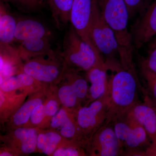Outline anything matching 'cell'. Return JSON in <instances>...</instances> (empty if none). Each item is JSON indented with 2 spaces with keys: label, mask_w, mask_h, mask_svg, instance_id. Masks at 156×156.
<instances>
[{
  "label": "cell",
  "mask_w": 156,
  "mask_h": 156,
  "mask_svg": "<svg viewBox=\"0 0 156 156\" xmlns=\"http://www.w3.org/2000/svg\"><path fill=\"white\" fill-rule=\"evenodd\" d=\"M128 113L144 128L152 142V149L156 154V108L151 104L135 105Z\"/></svg>",
  "instance_id": "9a60e30c"
},
{
  "label": "cell",
  "mask_w": 156,
  "mask_h": 156,
  "mask_svg": "<svg viewBox=\"0 0 156 156\" xmlns=\"http://www.w3.org/2000/svg\"><path fill=\"white\" fill-rule=\"evenodd\" d=\"M112 123L123 148L137 151L149 145L150 138L145 129L130 114Z\"/></svg>",
  "instance_id": "ba28073f"
},
{
  "label": "cell",
  "mask_w": 156,
  "mask_h": 156,
  "mask_svg": "<svg viewBox=\"0 0 156 156\" xmlns=\"http://www.w3.org/2000/svg\"><path fill=\"white\" fill-rule=\"evenodd\" d=\"M25 73L20 72L1 82L0 90L20 92L30 95L46 87Z\"/></svg>",
  "instance_id": "e0dca14e"
},
{
  "label": "cell",
  "mask_w": 156,
  "mask_h": 156,
  "mask_svg": "<svg viewBox=\"0 0 156 156\" xmlns=\"http://www.w3.org/2000/svg\"><path fill=\"white\" fill-rule=\"evenodd\" d=\"M87 156L85 148L82 146L72 142H69L58 148L52 156Z\"/></svg>",
  "instance_id": "484cf974"
},
{
  "label": "cell",
  "mask_w": 156,
  "mask_h": 156,
  "mask_svg": "<svg viewBox=\"0 0 156 156\" xmlns=\"http://www.w3.org/2000/svg\"><path fill=\"white\" fill-rule=\"evenodd\" d=\"M6 2L13 4L23 12L37 11L44 6L47 0H4Z\"/></svg>",
  "instance_id": "4316f807"
},
{
  "label": "cell",
  "mask_w": 156,
  "mask_h": 156,
  "mask_svg": "<svg viewBox=\"0 0 156 156\" xmlns=\"http://www.w3.org/2000/svg\"><path fill=\"white\" fill-rule=\"evenodd\" d=\"M17 20L7 9L4 1L0 5V45H12L14 42Z\"/></svg>",
  "instance_id": "44dd1931"
},
{
  "label": "cell",
  "mask_w": 156,
  "mask_h": 156,
  "mask_svg": "<svg viewBox=\"0 0 156 156\" xmlns=\"http://www.w3.org/2000/svg\"><path fill=\"white\" fill-rule=\"evenodd\" d=\"M20 92H4L0 90V122L4 125L29 96Z\"/></svg>",
  "instance_id": "d6986e66"
},
{
  "label": "cell",
  "mask_w": 156,
  "mask_h": 156,
  "mask_svg": "<svg viewBox=\"0 0 156 156\" xmlns=\"http://www.w3.org/2000/svg\"><path fill=\"white\" fill-rule=\"evenodd\" d=\"M52 16L58 29L70 22L71 10L74 0H47Z\"/></svg>",
  "instance_id": "7402d4cb"
},
{
  "label": "cell",
  "mask_w": 156,
  "mask_h": 156,
  "mask_svg": "<svg viewBox=\"0 0 156 156\" xmlns=\"http://www.w3.org/2000/svg\"><path fill=\"white\" fill-rule=\"evenodd\" d=\"M107 65L98 66L87 72V79L90 83L87 105L99 99L106 94L108 89Z\"/></svg>",
  "instance_id": "2e32d148"
},
{
  "label": "cell",
  "mask_w": 156,
  "mask_h": 156,
  "mask_svg": "<svg viewBox=\"0 0 156 156\" xmlns=\"http://www.w3.org/2000/svg\"><path fill=\"white\" fill-rule=\"evenodd\" d=\"M51 37V32L41 22L30 18L17 20L14 42L20 44L31 39Z\"/></svg>",
  "instance_id": "ac0fdd59"
},
{
  "label": "cell",
  "mask_w": 156,
  "mask_h": 156,
  "mask_svg": "<svg viewBox=\"0 0 156 156\" xmlns=\"http://www.w3.org/2000/svg\"><path fill=\"white\" fill-rule=\"evenodd\" d=\"M101 13L114 34L118 43L120 64L127 69L134 68L132 38L128 32L129 13L124 0H96Z\"/></svg>",
  "instance_id": "7a4b0ae2"
},
{
  "label": "cell",
  "mask_w": 156,
  "mask_h": 156,
  "mask_svg": "<svg viewBox=\"0 0 156 156\" xmlns=\"http://www.w3.org/2000/svg\"><path fill=\"white\" fill-rule=\"evenodd\" d=\"M93 1L74 0L71 10L70 22L79 36L96 53L101 55L94 46L90 37V21Z\"/></svg>",
  "instance_id": "8fae6325"
},
{
  "label": "cell",
  "mask_w": 156,
  "mask_h": 156,
  "mask_svg": "<svg viewBox=\"0 0 156 156\" xmlns=\"http://www.w3.org/2000/svg\"><path fill=\"white\" fill-rule=\"evenodd\" d=\"M53 86H46L29 95L18 110L3 126L6 130L23 127L28 122L34 110L40 104L44 102Z\"/></svg>",
  "instance_id": "4fadbf2b"
},
{
  "label": "cell",
  "mask_w": 156,
  "mask_h": 156,
  "mask_svg": "<svg viewBox=\"0 0 156 156\" xmlns=\"http://www.w3.org/2000/svg\"><path fill=\"white\" fill-rule=\"evenodd\" d=\"M45 131L46 139L41 154L52 156L58 148L67 142H70L55 131L49 129H45Z\"/></svg>",
  "instance_id": "cb8c5ba5"
},
{
  "label": "cell",
  "mask_w": 156,
  "mask_h": 156,
  "mask_svg": "<svg viewBox=\"0 0 156 156\" xmlns=\"http://www.w3.org/2000/svg\"><path fill=\"white\" fill-rule=\"evenodd\" d=\"M90 34L94 46L101 55L109 58L118 53V44L114 34L101 13L96 0L93 1Z\"/></svg>",
  "instance_id": "52a82bcc"
},
{
  "label": "cell",
  "mask_w": 156,
  "mask_h": 156,
  "mask_svg": "<svg viewBox=\"0 0 156 156\" xmlns=\"http://www.w3.org/2000/svg\"><path fill=\"white\" fill-rule=\"evenodd\" d=\"M44 118L40 128L47 129L50 126L52 118L56 114L62 106L61 102L54 89V86L44 102Z\"/></svg>",
  "instance_id": "603a6c76"
},
{
  "label": "cell",
  "mask_w": 156,
  "mask_h": 156,
  "mask_svg": "<svg viewBox=\"0 0 156 156\" xmlns=\"http://www.w3.org/2000/svg\"><path fill=\"white\" fill-rule=\"evenodd\" d=\"M87 156H117L123 153L124 148L117 137L112 123H106L87 142Z\"/></svg>",
  "instance_id": "9c48e42d"
},
{
  "label": "cell",
  "mask_w": 156,
  "mask_h": 156,
  "mask_svg": "<svg viewBox=\"0 0 156 156\" xmlns=\"http://www.w3.org/2000/svg\"><path fill=\"white\" fill-rule=\"evenodd\" d=\"M80 73L66 68L61 80L54 86L62 106L73 112L86 105L88 101V81Z\"/></svg>",
  "instance_id": "5b68a950"
},
{
  "label": "cell",
  "mask_w": 156,
  "mask_h": 156,
  "mask_svg": "<svg viewBox=\"0 0 156 156\" xmlns=\"http://www.w3.org/2000/svg\"><path fill=\"white\" fill-rule=\"evenodd\" d=\"M40 128L19 127L7 130L1 136L3 145L13 150L18 156L28 155L36 152L37 139Z\"/></svg>",
  "instance_id": "30bf717a"
},
{
  "label": "cell",
  "mask_w": 156,
  "mask_h": 156,
  "mask_svg": "<svg viewBox=\"0 0 156 156\" xmlns=\"http://www.w3.org/2000/svg\"><path fill=\"white\" fill-rule=\"evenodd\" d=\"M0 156H17V154L13 150L3 145L1 147L0 149Z\"/></svg>",
  "instance_id": "4dcf8cb0"
},
{
  "label": "cell",
  "mask_w": 156,
  "mask_h": 156,
  "mask_svg": "<svg viewBox=\"0 0 156 156\" xmlns=\"http://www.w3.org/2000/svg\"><path fill=\"white\" fill-rule=\"evenodd\" d=\"M141 71L145 81L146 92L151 100L156 105V73L148 69L143 63H140Z\"/></svg>",
  "instance_id": "d4e9b609"
},
{
  "label": "cell",
  "mask_w": 156,
  "mask_h": 156,
  "mask_svg": "<svg viewBox=\"0 0 156 156\" xmlns=\"http://www.w3.org/2000/svg\"><path fill=\"white\" fill-rule=\"evenodd\" d=\"M47 129L57 132L66 139L80 144L85 149V144L77 126L74 113L64 107L62 106L52 118Z\"/></svg>",
  "instance_id": "7c38bea8"
},
{
  "label": "cell",
  "mask_w": 156,
  "mask_h": 156,
  "mask_svg": "<svg viewBox=\"0 0 156 156\" xmlns=\"http://www.w3.org/2000/svg\"><path fill=\"white\" fill-rule=\"evenodd\" d=\"M50 40L51 38L33 39L20 43L17 49L22 62L35 56L53 52Z\"/></svg>",
  "instance_id": "ffe728a7"
},
{
  "label": "cell",
  "mask_w": 156,
  "mask_h": 156,
  "mask_svg": "<svg viewBox=\"0 0 156 156\" xmlns=\"http://www.w3.org/2000/svg\"><path fill=\"white\" fill-rule=\"evenodd\" d=\"M66 69L60 53L54 51L23 61L20 68V72L48 86H55L58 84Z\"/></svg>",
  "instance_id": "277c9868"
},
{
  "label": "cell",
  "mask_w": 156,
  "mask_h": 156,
  "mask_svg": "<svg viewBox=\"0 0 156 156\" xmlns=\"http://www.w3.org/2000/svg\"><path fill=\"white\" fill-rule=\"evenodd\" d=\"M109 78L108 111L107 123L126 116L138 103L140 83L135 68L127 69L120 65Z\"/></svg>",
  "instance_id": "6da1fadb"
},
{
  "label": "cell",
  "mask_w": 156,
  "mask_h": 156,
  "mask_svg": "<svg viewBox=\"0 0 156 156\" xmlns=\"http://www.w3.org/2000/svg\"><path fill=\"white\" fill-rule=\"evenodd\" d=\"M156 35V0H154L135 25L133 40L140 48Z\"/></svg>",
  "instance_id": "5bb4252c"
},
{
  "label": "cell",
  "mask_w": 156,
  "mask_h": 156,
  "mask_svg": "<svg viewBox=\"0 0 156 156\" xmlns=\"http://www.w3.org/2000/svg\"><path fill=\"white\" fill-rule=\"evenodd\" d=\"M141 63L151 71L156 73V43L149 53L147 58L143 60Z\"/></svg>",
  "instance_id": "f1b7e54d"
},
{
  "label": "cell",
  "mask_w": 156,
  "mask_h": 156,
  "mask_svg": "<svg viewBox=\"0 0 156 156\" xmlns=\"http://www.w3.org/2000/svg\"><path fill=\"white\" fill-rule=\"evenodd\" d=\"M44 118V104H40L34 108L27 122L23 127L40 128Z\"/></svg>",
  "instance_id": "83f0119b"
},
{
  "label": "cell",
  "mask_w": 156,
  "mask_h": 156,
  "mask_svg": "<svg viewBox=\"0 0 156 156\" xmlns=\"http://www.w3.org/2000/svg\"><path fill=\"white\" fill-rule=\"evenodd\" d=\"M60 53L66 68L87 72L98 66L106 65L102 56L84 41L71 26L66 32Z\"/></svg>",
  "instance_id": "3957f363"
},
{
  "label": "cell",
  "mask_w": 156,
  "mask_h": 156,
  "mask_svg": "<svg viewBox=\"0 0 156 156\" xmlns=\"http://www.w3.org/2000/svg\"><path fill=\"white\" fill-rule=\"evenodd\" d=\"M129 11V15H133L142 9L146 0H124Z\"/></svg>",
  "instance_id": "f546056e"
},
{
  "label": "cell",
  "mask_w": 156,
  "mask_h": 156,
  "mask_svg": "<svg viewBox=\"0 0 156 156\" xmlns=\"http://www.w3.org/2000/svg\"><path fill=\"white\" fill-rule=\"evenodd\" d=\"M108 111L107 91L103 97L80 107L74 112L77 126L85 147L89 140L106 122Z\"/></svg>",
  "instance_id": "8992f818"
}]
</instances>
